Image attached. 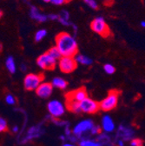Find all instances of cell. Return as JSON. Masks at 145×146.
<instances>
[{"label": "cell", "mask_w": 145, "mask_h": 146, "mask_svg": "<svg viewBox=\"0 0 145 146\" xmlns=\"http://www.w3.org/2000/svg\"><path fill=\"white\" fill-rule=\"evenodd\" d=\"M11 131H12V132H13V133H17V132L19 131V127L17 126V125H14V126L12 127Z\"/></svg>", "instance_id": "obj_36"}, {"label": "cell", "mask_w": 145, "mask_h": 146, "mask_svg": "<svg viewBox=\"0 0 145 146\" xmlns=\"http://www.w3.org/2000/svg\"><path fill=\"white\" fill-rule=\"evenodd\" d=\"M30 17L33 18V19L37 20L38 22H45L48 18V16L44 15V14H42L37 7L35 6H31L30 7Z\"/></svg>", "instance_id": "obj_15"}, {"label": "cell", "mask_w": 145, "mask_h": 146, "mask_svg": "<svg viewBox=\"0 0 145 146\" xmlns=\"http://www.w3.org/2000/svg\"><path fill=\"white\" fill-rule=\"evenodd\" d=\"M141 26L143 27V28H145V21H142L141 22Z\"/></svg>", "instance_id": "obj_40"}, {"label": "cell", "mask_w": 145, "mask_h": 146, "mask_svg": "<svg viewBox=\"0 0 145 146\" xmlns=\"http://www.w3.org/2000/svg\"><path fill=\"white\" fill-rule=\"evenodd\" d=\"M94 123L91 119H83L78 122L73 128H72V132L80 140L82 138L86 137L85 135L90 132L91 128L94 126Z\"/></svg>", "instance_id": "obj_3"}, {"label": "cell", "mask_w": 145, "mask_h": 146, "mask_svg": "<svg viewBox=\"0 0 145 146\" xmlns=\"http://www.w3.org/2000/svg\"><path fill=\"white\" fill-rule=\"evenodd\" d=\"M80 110L81 112L86 114H95L98 111V110H100V104L96 100L88 97L80 102Z\"/></svg>", "instance_id": "obj_9"}, {"label": "cell", "mask_w": 145, "mask_h": 146, "mask_svg": "<svg viewBox=\"0 0 145 146\" xmlns=\"http://www.w3.org/2000/svg\"><path fill=\"white\" fill-rule=\"evenodd\" d=\"M51 84L53 85L54 88H57V89H59V90H64V89H66V87L68 85V83L64 78H62L60 77H56V78H54L52 79Z\"/></svg>", "instance_id": "obj_17"}, {"label": "cell", "mask_w": 145, "mask_h": 146, "mask_svg": "<svg viewBox=\"0 0 145 146\" xmlns=\"http://www.w3.org/2000/svg\"><path fill=\"white\" fill-rule=\"evenodd\" d=\"M67 108L70 110V111L75 112V113H80L81 110H80V103L75 102V101H70L67 100Z\"/></svg>", "instance_id": "obj_21"}, {"label": "cell", "mask_w": 145, "mask_h": 146, "mask_svg": "<svg viewBox=\"0 0 145 146\" xmlns=\"http://www.w3.org/2000/svg\"><path fill=\"white\" fill-rule=\"evenodd\" d=\"M63 25H64V26H70V25H73V24H72L71 22H70V20H66V19H64V18H63V17H60V18H59V20H58Z\"/></svg>", "instance_id": "obj_31"}, {"label": "cell", "mask_w": 145, "mask_h": 146, "mask_svg": "<svg viewBox=\"0 0 145 146\" xmlns=\"http://www.w3.org/2000/svg\"><path fill=\"white\" fill-rule=\"evenodd\" d=\"M60 17L64 18L66 20H69L70 19V14L67 11H61V14H60Z\"/></svg>", "instance_id": "obj_32"}, {"label": "cell", "mask_w": 145, "mask_h": 146, "mask_svg": "<svg viewBox=\"0 0 145 146\" xmlns=\"http://www.w3.org/2000/svg\"><path fill=\"white\" fill-rule=\"evenodd\" d=\"M47 111L50 117L59 118L64 115L66 111V106L65 104L57 99L50 100L47 104Z\"/></svg>", "instance_id": "obj_4"}, {"label": "cell", "mask_w": 145, "mask_h": 146, "mask_svg": "<svg viewBox=\"0 0 145 146\" xmlns=\"http://www.w3.org/2000/svg\"><path fill=\"white\" fill-rule=\"evenodd\" d=\"M45 130L42 124H38V125H34L30 127L25 132V135L20 138V143L24 144L29 143L31 140H34L36 138H39L42 137L44 133Z\"/></svg>", "instance_id": "obj_5"}, {"label": "cell", "mask_w": 145, "mask_h": 146, "mask_svg": "<svg viewBox=\"0 0 145 146\" xmlns=\"http://www.w3.org/2000/svg\"><path fill=\"white\" fill-rule=\"evenodd\" d=\"M48 18L50 20H59L60 18V15H58V14H50L48 16Z\"/></svg>", "instance_id": "obj_33"}, {"label": "cell", "mask_w": 145, "mask_h": 146, "mask_svg": "<svg viewBox=\"0 0 145 146\" xmlns=\"http://www.w3.org/2000/svg\"><path fill=\"white\" fill-rule=\"evenodd\" d=\"M84 3L92 9H97V4L95 0H83Z\"/></svg>", "instance_id": "obj_30"}, {"label": "cell", "mask_w": 145, "mask_h": 146, "mask_svg": "<svg viewBox=\"0 0 145 146\" xmlns=\"http://www.w3.org/2000/svg\"><path fill=\"white\" fill-rule=\"evenodd\" d=\"M20 69H21V70H22V71H25V70H27V66H26V64H22L20 65Z\"/></svg>", "instance_id": "obj_38"}, {"label": "cell", "mask_w": 145, "mask_h": 146, "mask_svg": "<svg viewBox=\"0 0 145 146\" xmlns=\"http://www.w3.org/2000/svg\"><path fill=\"white\" fill-rule=\"evenodd\" d=\"M50 56L52 57V58H54L55 59H57V60H59L63 56H62V54H61V52H60V50H58V48L57 47V46H55V47H51L48 51H47Z\"/></svg>", "instance_id": "obj_22"}, {"label": "cell", "mask_w": 145, "mask_h": 146, "mask_svg": "<svg viewBox=\"0 0 145 146\" xmlns=\"http://www.w3.org/2000/svg\"><path fill=\"white\" fill-rule=\"evenodd\" d=\"M103 70H104V71L107 73V74H109V75L113 74V73H115V71H116V68L112 64H104Z\"/></svg>", "instance_id": "obj_26"}, {"label": "cell", "mask_w": 145, "mask_h": 146, "mask_svg": "<svg viewBox=\"0 0 145 146\" xmlns=\"http://www.w3.org/2000/svg\"><path fill=\"white\" fill-rule=\"evenodd\" d=\"M53 88L54 87L51 84V83L43 82L35 91H36V94L38 95V98H43V99H46L51 96V94L53 92Z\"/></svg>", "instance_id": "obj_12"}, {"label": "cell", "mask_w": 145, "mask_h": 146, "mask_svg": "<svg viewBox=\"0 0 145 146\" xmlns=\"http://www.w3.org/2000/svg\"><path fill=\"white\" fill-rule=\"evenodd\" d=\"M58 64L60 70L64 73L73 72L77 67V62L75 57H62Z\"/></svg>", "instance_id": "obj_8"}, {"label": "cell", "mask_w": 145, "mask_h": 146, "mask_svg": "<svg viewBox=\"0 0 145 146\" xmlns=\"http://www.w3.org/2000/svg\"><path fill=\"white\" fill-rule=\"evenodd\" d=\"M75 58H76L77 64H80L83 65H90L93 63L91 58H89L86 57L85 55H82V54H77L75 57Z\"/></svg>", "instance_id": "obj_20"}, {"label": "cell", "mask_w": 145, "mask_h": 146, "mask_svg": "<svg viewBox=\"0 0 145 146\" xmlns=\"http://www.w3.org/2000/svg\"><path fill=\"white\" fill-rule=\"evenodd\" d=\"M135 137V131L130 126L121 124L117 127L116 138L122 139L123 141H131Z\"/></svg>", "instance_id": "obj_11"}, {"label": "cell", "mask_w": 145, "mask_h": 146, "mask_svg": "<svg viewBox=\"0 0 145 146\" xmlns=\"http://www.w3.org/2000/svg\"><path fill=\"white\" fill-rule=\"evenodd\" d=\"M50 3H52L53 5H61L64 3H65L64 0H50Z\"/></svg>", "instance_id": "obj_35"}, {"label": "cell", "mask_w": 145, "mask_h": 146, "mask_svg": "<svg viewBox=\"0 0 145 146\" xmlns=\"http://www.w3.org/2000/svg\"><path fill=\"white\" fill-rule=\"evenodd\" d=\"M64 1H65V3H70L72 1V0H64Z\"/></svg>", "instance_id": "obj_41"}, {"label": "cell", "mask_w": 145, "mask_h": 146, "mask_svg": "<svg viewBox=\"0 0 145 146\" xmlns=\"http://www.w3.org/2000/svg\"><path fill=\"white\" fill-rule=\"evenodd\" d=\"M78 145L79 146H103V144L99 143L97 139H91L88 137L80 139L78 141Z\"/></svg>", "instance_id": "obj_18"}, {"label": "cell", "mask_w": 145, "mask_h": 146, "mask_svg": "<svg viewBox=\"0 0 145 146\" xmlns=\"http://www.w3.org/2000/svg\"><path fill=\"white\" fill-rule=\"evenodd\" d=\"M63 146H77V145L74 143H71V142H66L63 144Z\"/></svg>", "instance_id": "obj_37"}, {"label": "cell", "mask_w": 145, "mask_h": 146, "mask_svg": "<svg viewBox=\"0 0 145 146\" xmlns=\"http://www.w3.org/2000/svg\"><path fill=\"white\" fill-rule=\"evenodd\" d=\"M44 78L40 74L30 73L27 74L24 79V87L27 90H36L38 87L44 82Z\"/></svg>", "instance_id": "obj_7"}, {"label": "cell", "mask_w": 145, "mask_h": 146, "mask_svg": "<svg viewBox=\"0 0 145 146\" xmlns=\"http://www.w3.org/2000/svg\"><path fill=\"white\" fill-rule=\"evenodd\" d=\"M46 35H47L46 30H44V29L39 30L37 33H36V35H35V40L37 41V42H40Z\"/></svg>", "instance_id": "obj_23"}, {"label": "cell", "mask_w": 145, "mask_h": 146, "mask_svg": "<svg viewBox=\"0 0 145 146\" xmlns=\"http://www.w3.org/2000/svg\"><path fill=\"white\" fill-rule=\"evenodd\" d=\"M90 27H91L93 31L103 36V38H108L109 36H111V31L110 28H109L108 25L105 23L104 18L102 17H96L91 22V24H90Z\"/></svg>", "instance_id": "obj_6"}, {"label": "cell", "mask_w": 145, "mask_h": 146, "mask_svg": "<svg viewBox=\"0 0 145 146\" xmlns=\"http://www.w3.org/2000/svg\"><path fill=\"white\" fill-rule=\"evenodd\" d=\"M115 145H116V146H125V141H123L122 139L116 138Z\"/></svg>", "instance_id": "obj_34"}, {"label": "cell", "mask_w": 145, "mask_h": 146, "mask_svg": "<svg viewBox=\"0 0 145 146\" xmlns=\"http://www.w3.org/2000/svg\"><path fill=\"white\" fill-rule=\"evenodd\" d=\"M103 131H102V128H101V126H99V125H94L92 128H91V130H90V132H89V134L91 135V136H96V137H97L101 132H102Z\"/></svg>", "instance_id": "obj_24"}, {"label": "cell", "mask_w": 145, "mask_h": 146, "mask_svg": "<svg viewBox=\"0 0 145 146\" xmlns=\"http://www.w3.org/2000/svg\"><path fill=\"white\" fill-rule=\"evenodd\" d=\"M119 93L116 90H111V92L99 103L100 110L103 111H111L114 110L118 104Z\"/></svg>", "instance_id": "obj_2"}, {"label": "cell", "mask_w": 145, "mask_h": 146, "mask_svg": "<svg viewBox=\"0 0 145 146\" xmlns=\"http://www.w3.org/2000/svg\"><path fill=\"white\" fill-rule=\"evenodd\" d=\"M87 98H88V94H87V91L84 88L77 89L67 94V100L75 101L77 103L82 102L83 100H84Z\"/></svg>", "instance_id": "obj_14"}, {"label": "cell", "mask_w": 145, "mask_h": 146, "mask_svg": "<svg viewBox=\"0 0 145 146\" xmlns=\"http://www.w3.org/2000/svg\"><path fill=\"white\" fill-rule=\"evenodd\" d=\"M7 130H8V123L4 117H1L0 118V131L5 132Z\"/></svg>", "instance_id": "obj_28"}, {"label": "cell", "mask_w": 145, "mask_h": 146, "mask_svg": "<svg viewBox=\"0 0 145 146\" xmlns=\"http://www.w3.org/2000/svg\"><path fill=\"white\" fill-rule=\"evenodd\" d=\"M142 145H143V142L140 138L135 137L130 141V146H142Z\"/></svg>", "instance_id": "obj_29"}, {"label": "cell", "mask_w": 145, "mask_h": 146, "mask_svg": "<svg viewBox=\"0 0 145 146\" xmlns=\"http://www.w3.org/2000/svg\"><path fill=\"white\" fill-rule=\"evenodd\" d=\"M5 101L7 104L9 105H15L16 103H17V100H16V98L12 95V94H7L5 96Z\"/></svg>", "instance_id": "obj_25"}, {"label": "cell", "mask_w": 145, "mask_h": 146, "mask_svg": "<svg viewBox=\"0 0 145 146\" xmlns=\"http://www.w3.org/2000/svg\"><path fill=\"white\" fill-rule=\"evenodd\" d=\"M51 117V121L55 123L56 125H58V126H60V127H65V126H67L68 124H69V123L68 122H66V121H64V120H61V119H59V118H55V117Z\"/></svg>", "instance_id": "obj_27"}, {"label": "cell", "mask_w": 145, "mask_h": 146, "mask_svg": "<svg viewBox=\"0 0 145 146\" xmlns=\"http://www.w3.org/2000/svg\"><path fill=\"white\" fill-rule=\"evenodd\" d=\"M59 138H60V140H61V141H65V140H67V137H66L64 134L61 135V136L59 137Z\"/></svg>", "instance_id": "obj_39"}, {"label": "cell", "mask_w": 145, "mask_h": 146, "mask_svg": "<svg viewBox=\"0 0 145 146\" xmlns=\"http://www.w3.org/2000/svg\"><path fill=\"white\" fill-rule=\"evenodd\" d=\"M56 46L60 50L63 57H76L77 55V43L75 38L67 32H61L57 36Z\"/></svg>", "instance_id": "obj_1"}, {"label": "cell", "mask_w": 145, "mask_h": 146, "mask_svg": "<svg viewBox=\"0 0 145 146\" xmlns=\"http://www.w3.org/2000/svg\"><path fill=\"white\" fill-rule=\"evenodd\" d=\"M101 128L103 132L111 134L116 131V123L110 115H104L101 119Z\"/></svg>", "instance_id": "obj_13"}, {"label": "cell", "mask_w": 145, "mask_h": 146, "mask_svg": "<svg viewBox=\"0 0 145 146\" xmlns=\"http://www.w3.org/2000/svg\"><path fill=\"white\" fill-rule=\"evenodd\" d=\"M58 60L52 58L48 52H45L38 58L37 64L42 70H53L57 65Z\"/></svg>", "instance_id": "obj_10"}, {"label": "cell", "mask_w": 145, "mask_h": 146, "mask_svg": "<svg viewBox=\"0 0 145 146\" xmlns=\"http://www.w3.org/2000/svg\"><path fill=\"white\" fill-rule=\"evenodd\" d=\"M97 140L103 144V146H110L111 144H113V140L112 137L110 136L109 133L102 131L97 137Z\"/></svg>", "instance_id": "obj_16"}, {"label": "cell", "mask_w": 145, "mask_h": 146, "mask_svg": "<svg viewBox=\"0 0 145 146\" xmlns=\"http://www.w3.org/2000/svg\"><path fill=\"white\" fill-rule=\"evenodd\" d=\"M5 67L8 70V71L11 74H14L17 70V65L14 60V58L12 56H9L7 57V58L5 59Z\"/></svg>", "instance_id": "obj_19"}, {"label": "cell", "mask_w": 145, "mask_h": 146, "mask_svg": "<svg viewBox=\"0 0 145 146\" xmlns=\"http://www.w3.org/2000/svg\"><path fill=\"white\" fill-rule=\"evenodd\" d=\"M43 1H44V2H50V0H43Z\"/></svg>", "instance_id": "obj_42"}]
</instances>
